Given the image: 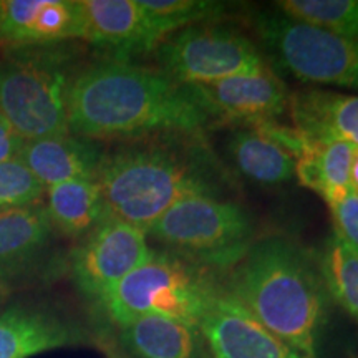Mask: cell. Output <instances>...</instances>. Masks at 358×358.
<instances>
[{
  "mask_svg": "<svg viewBox=\"0 0 358 358\" xmlns=\"http://www.w3.org/2000/svg\"><path fill=\"white\" fill-rule=\"evenodd\" d=\"M69 129L85 140L196 136L208 118L189 88L159 69L122 58L80 70L66 96Z\"/></svg>",
  "mask_w": 358,
  "mask_h": 358,
  "instance_id": "cell-1",
  "label": "cell"
},
{
  "mask_svg": "<svg viewBox=\"0 0 358 358\" xmlns=\"http://www.w3.org/2000/svg\"><path fill=\"white\" fill-rule=\"evenodd\" d=\"M227 292L303 358H317L327 290L302 248L280 236L257 239L236 267Z\"/></svg>",
  "mask_w": 358,
  "mask_h": 358,
  "instance_id": "cell-2",
  "label": "cell"
},
{
  "mask_svg": "<svg viewBox=\"0 0 358 358\" xmlns=\"http://www.w3.org/2000/svg\"><path fill=\"white\" fill-rule=\"evenodd\" d=\"M173 138L103 155L95 181L110 217L148 232L179 201L216 196V168L204 151L178 145Z\"/></svg>",
  "mask_w": 358,
  "mask_h": 358,
  "instance_id": "cell-3",
  "label": "cell"
},
{
  "mask_svg": "<svg viewBox=\"0 0 358 358\" xmlns=\"http://www.w3.org/2000/svg\"><path fill=\"white\" fill-rule=\"evenodd\" d=\"M219 290L206 268L168 250H153L150 259L120 280L100 303L120 329L148 315L199 327Z\"/></svg>",
  "mask_w": 358,
  "mask_h": 358,
  "instance_id": "cell-4",
  "label": "cell"
},
{
  "mask_svg": "<svg viewBox=\"0 0 358 358\" xmlns=\"http://www.w3.org/2000/svg\"><path fill=\"white\" fill-rule=\"evenodd\" d=\"M71 78L58 43L8 52L0 62V115L24 141L69 134Z\"/></svg>",
  "mask_w": 358,
  "mask_h": 358,
  "instance_id": "cell-5",
  "label": "cell"
},
{
  "mask_svg": "<svg viewBox=\"0 0 358 358\" xmlns=\"http://www.w3.org/2000/svg\"><path fill=\"white\" fill-rule=\"evenodd\" d=\"M146 234L168 252L206 271L237 267L256 243L254 222L239 204L217 196L179 201Z\"/></svg>",
  "mask_w": 358,
  "mask_h": 358,
  "instance_id": "cell-6",
  "label": "cell"
},
{
  "mask_svg": "<svg viewBox=\"0 0 358 358\" xmlns=\"http://www.w3.org/2000/svg\"><path fill=\"white\" fill-rule=\"evenodd\" d=\"M259 38L277 65L301 82L358 90V42L284 13H259Z\"/></svg>",
  "mask_w": 358,
  "mask_h": 358,
  "instance_id": "cell-7",
  "label": "cell"
},
{
  "mask_svg": "<svg viewBox=\"0 0 358 358\" xmlns=\"http://www.w3.org/2000/svg\"><path fill=\"white\" fill-rule=\"evenodd\" d=\"M159 70L181 85H206L252 75L267 62L252 40L224 25L198 24L178 30L156 47Z\"/></svg>",
  "mask_w": 358,
  "mask_h": 358,
  "instance_id": "cell-8",
  "label": "cell"
},
{
  "mask_svg": "<svg viewBox=\"0 0 358 358\" xmlns=\"http://www.w3.org/2000/svg\"><path fill=\"white\" fill-rule=\"evenodd\" d=\"M146 236L131 224L106 217L71 254V279L80 292L100 302L153 254Z\"/></svg>",
  "mask_w": 358,
  "mask_h": 358,
  "instance_id": "cell-9",
  "label": "cell"
},
{
  "mask_svg": "<svg viewBox=\"0 0 358 358\" xmlns=\"http://www.w3.org/2000/svg\"><path fill=\"white\" fill-rule=\"evenodd\" d=\"M211 123L241 127L277 122L289 111L290 92L267 66L252 75H237L206 85H186Z\"/></svg>",
  "mask_w": 358,
  "mask_h": 358,
  "instance_id": "cell-10",
  "label": "cell"
},
{
  "mask_svg": "<svg viewBox=\"0 0 358 358\" xmlns=\"http://www.w3.org/2000/svg\"><path fill=\"white\" fill-rule=\"evenodd\" d=\"M199 330L213 358H303L259 324L222 287L201 320Z\"/></svg>",
  "mask_w": 358,
  "mask_h": 358,
  "instance_id": "cell-11",
  "label": "cell"
},
{
  "mask_svg": "<svg viewBox=\"0 0 358 358\" xmlns=\"http://www.w3.org/2000/svg\"><path fill=\"white\" fill-rule=\"evenodd\" d=\"M80 38L77 0H0V48L57 45Z\"/></svg>",
  "mask_w": 358,
  "mask_h": 358,
  "instance_id": "cell-12",
  "label": "cell"
},
{
  "mask_svg": "<svg viewBox=\"0 0 358 358\" xmlns=\"http://www.w3.org/2000/svg\"><path fill=\"white\" fill-rule=\"evenodd\" d=\"M80 38L105 47L115 58L158 47V35L138 0H77Z\"/></svg>",
  "mask_w": 358,
  "mask_h": 358,
  "instance_id": "cell-13",
  "label": "cell"
},
{
  "mask_svg": "<svg viewBox=\"0 0 358 358\" xmlns=\"http://www.w3.org/2000/svg\"><path fill=\"white\" fill-rule=\"evenodd\" d=\"M85 340L78 327L42 307L12 306L0 313V358H30Z\"/></svg>",
  "mask_w": 358,
  "mask_h": 358,
  "instance_id": "cell-14",
  "label": "cell"
},
{
  "mask_svg": "<svg viewBox=\"0 0 358 358\" xmlns=\"http://www.w3.org/2000/svg\"><path fill=\"white\" fill-rule=\"evenodd\" d=\"M103 155L96 141L69 133L25 141L19 158L48 189L73 179H95Z\"/></svg>",
  "mask_w": 358,
  "mask_h": 358,
  "instance_id": "cell-15",
  "label": "cell"
},
{
  "mask_svg": "<svg viewBox=\"0 0 358 358\" xmlns=\"http://www.w3.org/2000/svg\"><path fill=\"white\" fill-rule=\"evenodd\" d=\"M287 113L292 127L307 136L358 146V95L306 88L290 93Z\"/></svg>",
  "mask_w": 358,
  "mask_h": 358,
  "instance_id": "cell-16",
  "label": "cell"
},
{
  "mask_svg": "<svg viewBox=\"0 0 358 358\" xmlns=\"http://www.w3.org/2000/svg\"><path fill=\"white\" fill-rule=\"evenodd\" d=\"M129 358H213L199 327L148 315L120 329Z\"/></svg>",
  "mask_w": 358,
  "mask_h": 358,
  "instance_id": "cell-17",
  "label": "cell"
},
{
  "mask_svg": "<svg viewBox=\"0 0 358 358\" xmlns=\"http://www.w3.org/2000/svg\"><path fill=\"white\" fill-rule=\"evenodd\" d=\"M355 146L338 140L310 138L306 134L295 158V176L302 186L322 196L325 203L350 189V166Z\"/></svg>",
  "mask_w": 358,
  "mask_h": 358,
  "instance_id": "cell-18",
  "label": "cell"
},
{
  "mask_svg": "<svg viewBox=\"0 0 358 358\" xmlns=\"http://www.w3.org/2000/svg\"><path fill=\"white\" fill-rule=\"evenodd\" d=\"M45 211L52 227L71 239H85L108 217L95 179H73L48 187Z\"/></svg>",
  "mask_w": 358,
  "mask_h": 358,
  "instance_id": "cell-19",
  "label": "cell"
},
{
  "mask_svg": "<svg viewBox=\"0 0 358 358\" xmlns=\"http://www.w3.org/2000/svg\"><path fill=\"white\" fill-rule=\"evenodd\" d=\"M229 155L236 168L259 185H282L295 173L294 156L262 124L237 129L229 140Z\"/></svg>",
  "mask_w": 358,
  "mask_h": 358,
  "instance_id": "cell-20",
  "label": "cell"
},
{
  "mask_svg": "<svg viewBox=\"0 0 358 358\" xmlns=\"http://www.w3.org/2000/svg\"><path fill=\"white\" fill-rule=\"evenodd\" d=\"M52 232L43 204L0 214V277L15 274L38 257Z\"/></svg>",
  "mask_w": 358,
  "mask_h": 358,
  "instance_id": "cell-21",
  "label": "cell"
},
{
  "mask_svg": "<svg viewBox=\"0 0 358 358\" xmlns=\"http://www.w3.org/2000/svg\"><path fill=\"white\" fill-rule=\"evenodd\" d=\"M319 271L327 294L358 319V249L334 232L324 245Z\"/></svg>",
  "mask_w": 358,
  "mask_h": 358,
  "instance_id": "cell-22",
  "label": "cell"
},
{
  "mask_svg": "<svg viewBox=\"0 0 358 358\" xmlns=\"http://www.w3.org/2000/svg\"><path fill=\"white\" fill-rule=\"evenodd\" d=\"M280 13L358 42V0H282Z\"/></svg>",
  "mask_w": 358,
  "mask_h": 358,
  "instance_id": "cell-23",
  "label": "cell"
},
{
  "mask_svg": "<svg viewBox=\"0 0 358 358\" xmlns=\"http://www.w3.org/2000/svg\"><path fill=\"white\" fill-rule=\"evenodd\" d=\"M159 40L178 30L216 19L226 3L213 0H138Z\"/></svg>",
  "mask_w": 358,
  "mask_h": 358,
  "instance_id": "cell-24",
  "label": "cell"
},
{
  "mask_svg": "<svg viewBox=\"0 0 358 358\" xmlns=\"http://www.w3.org/2000/svg\"><path fill=\"white\" fill-rule=\"evenodd\" d=\"M45 192L42 182L19 156L0 163V214L37 206Z\"/></svg>",
  "mask_w": 358,
  "mask_h": 358,
  "instance_id": "cell-25",
  "label": "cell"
},
{
  "mask_svg": "<svg viewBox=\"0 0 358 358\" xmlns=\"http://www.w3.org/2000/svg\"><path fill=\"white\" fill-rule=\"evenodd\" d=\"M332 214L334 226L337 234L348 244L358 249V194L348 189L340 198L327 203Z\"/></svg>",
  "mask_w": 358,
  "mask_h": 358,
  "instance_id": "cell-26",
  "label": "cell"
},
{
  "mask_svg": "<svg viewBox=\"0 0 358 358\" xmlns=\"http://www.w3.org/2000/svg\"><path fill=\"white\" fill-rule=\"evenodd\" d=\"M24 143L25 141L6 122V118L0 115V163L19 156Z\"/></svg>",
  "mask_w": 358,
  "mask_h": 358,
  "instance_id": "cell-27",
  "label": "cell"
},
{
  "mask_svg": "<svg viewBox=\"0 0 358 358\" xmlns=\"http://www.w3.org/2000/svg\"><path fill=\"white\" fill-rule=\"evenodd\" d=\"M350 189L358 194V146H355L350 166Z\"/></svg>",
  "mask_w": 358,
  "mask_h": 358,
  "instance_id": "cell-28",
  "label": "cell"
},
{
  "mask_svg": "<svg viewBox=\"0 0 358 358\" xmlns=\"http://www.w3.org/2000/svg\"><path fill=\"white\" fill-rule=\"evenodd\" d=\"M7 289H6V285L2 284V282H0V308H2V306H3V302H6V299H7Z\"/></svg>",
  "mask_w": 358,
  "mask_h": 358,
  "instance_id": "cell-29",
  "label": "cell"
}]
</instances>
